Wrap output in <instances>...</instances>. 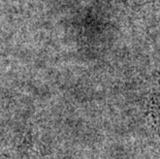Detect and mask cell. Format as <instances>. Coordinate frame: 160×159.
Listing matches in <instances>:
<instances>
[{
	"instance_id": "obj_3",
	"label": "cell",
	"mask_w": 160,
	"mask_h": 159,
	"mask_svg": "<svg viewBox=\"0 0 160 159\" xmlns=\"http://www.w3.org/2000/svg\"><path fill=\"white\" fill-rule=\"evenodd\" d=\"M154 2H155V4L160 8V0H154Z\"/></svg>"
},
{
	"instance_id": "obj_1",
	"label": "cell",
	"mask_w": 160,
	"mask_h": 159,
	"mask_svg": "<svg viewBox=\"0 0 160 159\" xmlns=\"http://www.w3.org/2000/svg\"><path fill=\"white\" fill-rule=\"evenodd\" d=\"M144 140L160 159V81L148 94L145 103L144 124H141Z\"/></svg>"
},
{
	"instance_id": "obj_2",
	"label": "cell",
	"mask_w": 160,
	"mask_h": 159,
	"mask_svg": "<svg viewBox=\"0 0 160 159\" xmlns=\"http://www.w3.org/2000/svg\"><path fill=\"white\" fill-rule=\"evenodd\" d=\"M0 159H34L28 138L19 134L0 137Z\"/></svg>"
}]
</instances>
